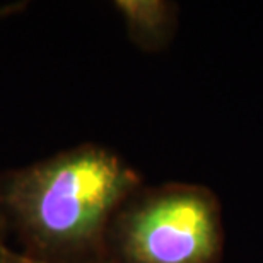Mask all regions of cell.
I'll return each mask as SVG.
<instances>
[{"label": "cell", "instance_id": "obj_1", "mask_svg": "<svg viewBox=\"0 0 263 263\" xmlns=\"http://www.w3.org/2000/svg\"><path fill=\"white\" fill-rule=\"evenodd\" d=\"M137 176L111 152L79 145L0 173V224L21 253L82 263Z\"/></svg>", "mask_w": 263, "mask_h": 263}, {"label": "cell", "instance_id": "obj_2", "mask_svg": "<svg viewBox=\"0 0 263 263\" xmlns=\"http://www.w3.org/2000/svg\"><path fill=\"white\" fill-rule=\"evenodd\" d=\"M215 222L203 198L171 192L139 205L123 226L130 263H203L215 248Z\"/></svg>", "mask_w": 263, "mask_h": 263}, {"label": "cell", "instance_id": "obj_3", "mask_svg": "<svg viewBox=\"0 0 263 263\" xmlns=\"http://www.w3.org/2000/svg\"><path fill=\"white\" fill-rule=\"evenodd\" d=\"M0 263H45V261L31 258V256L21 253L19 250L12 248L7 243V239H0Z\"/></svg>", "mask_w": 263, "mask_h": 263}, {"label": "cell", "instance_id": "obj_4", "mask_svg": "<svg viewBox=\"0 0 263 263\" xmlns=\"http://www.w3.org/2000/svg\"><path fill=\"white\" fill-rule=\"evenodd\" d=\"M29 7L28 2H9V4H0V21L9 19L12 15H17L24 12Z\"/></svg>", "mask_w": 263, "mask_h": 263}, {"label": "cell", "instance_id": "obj_5", "mask_svg": "<svg viewBox=\"0 0 263 263\" xmlns=\"http://www.w3.org/2000/svg\"><path fill=\"white\" fill-rule=\"evenodd\" d=\"M0 239H7V236H5V233H4L2 224H0Z\"/></svg>", "mask_w": 263, "mask_h": 263}]
</instances>
